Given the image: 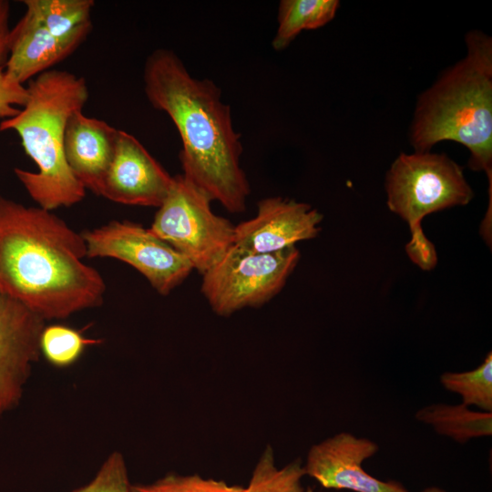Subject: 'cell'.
I'll return each instance as SVG.
<instances>
[{"label":"cell","instance_id":"obj_18","mask_svg":"<svg viewBox=\"0 0 492 492\" xmlns=\"http://www.w3.org/2000/svg\"><path fill=\"white\" fill-rule=\"evenodd\" d=\"M302 462L297 458L279 468L272 447L267 445L241 492H304Z\"/></svg>","mask_w":492,"mask_h":492},{"label":"cell","instance_id":"obj_19","mask_svg":"<svg viewBox=\"0 0 492 492\" xmlns=\"http://www.w3.org/2000/svg\"><path fill=\"white\" fill-rule=\"evenodd\" d=\"M442 386L461 398L467 406L492 412V353L475 369L463 372H445L440 375Z\"/></svg>","mask_w":492,"mask_h":492},{"label":"cell","instance_id":"obj_11","mask_svg":"<svg viewBox=\"0 0 492 492\" xmlns=\"http://www.w3.org/2000/svg\"><path fill=\"white\" fill-rule=\"evenodd\" d=\"M172 180L137 138L118 129L113 159L98 196L125 205L159 208Z\"/></svg>","mask_w":492,"mask_h":492},{"label":"cell","instance_id":"obj_22","mask_svg":"<svg viewBox=\"0 0 492 492\" xmlns=\"http://www.w3.org/2000/svg\"><path fill=\"white\" fill-rule=\"evenodd\" d=\"M132 486L123 455L113 451L92 480L73 492H132Z\"/></svg>","mask_w":492,"mask_h":492},{"label":"cell","instance_id":"obj_25","mask_svg":"<svg viewBox=\"0 0 492 492\" xmlns=\"http://www.w3.org/2000/svg\"><path fill=\"white\" fill-rule=\"evenodd\" d=\"M10 4L6 0H0V67L4 68L9 56L10 27L8 19Z\"/></svg>","mask_w":492,"mask_h":492},{"label":"cell","instance_id":"obj_17","mask_svg":"<svg viewBox=\"0 0 492 492\" xmlns=\"http://www.w3.org/2000/svg\"><path fill=\"white\" fill-rule=\"evenodd\" d=\"M338 0H282L278 8V27L272 41L274 50L285 49L303 30L320 28L332 21Z\"/></svg>","mask_w":492,"mask_h":492},{"label":"cell","instance_id":"obj_3","mask_svg":"<svg viewBox=\"0 0 492 492\" xmlns=\"http://www.w3.org/2000/svg\"><path fill=\"white\" fill-rule=\"evenodd\" d=\"M466 56L446 69L418 97L409 132L415 152H426L444 140L466 147L468 167L484 171L492 216V39L478 30L466 35Z\"/></svg>","mask_w":492,"mask_h":492},{"label":"cell","instance_id":"obj_5","mask_svg":"<svg viewBox=\"0 0 492 492\" xmlns=\"http://www.w3.org/2000/svg\"><path fill=\"white\" fill-rule=\"evenodd\" d=\"M389 210L407 222L411 234L423 231L428 214L468 204L474 191L462 168L446 154L400 153L385 176Z\"/></svg>","mask_w":492,"mask_h":492},{"label":"cell","instance_id":"obj_9","mask_svg":"<svg viewBox=\"0 0 492 492\" xmlns=\"http://www.w3.org/2000/svg\"><path fill=\"white\" fill-rule=\"evenodd\" d=\"M46 321L0 292V415L15 408L41 352Z\"/></svg>","mask_w":492,"mask_h":492},{"label":"cell","instance_id":"obj_20","mask_svg":"<svg viewBox=\"0 0 492 492\" xmlns=\"http://www.w3.org/2000/svg\"><path fill=\"white\" fill-rule=\"evenodd\" d=\"M97 341L86 339L76 330L59 324L46 326L41 335V352L49 363L64 367L75 363L87 344Z\"/></svg>","mask_w":492,"mask_h":492},{"label":"cell","instance_id":"obj_21","mask_svg":"<svg viewBox=\"0 0 492 492\" xmlns=\"http://www.w3.org/2000/svg\"><path fill=\"white\" fill-rule=\"evenodd\" d=\"M242 487L200 475L168 474L149 485H133L132 492H241Z\"/></svg>","mask_w":492,"mask_h":492},{"label":"cell","instance_id":"obj_14","mask_svg":"<svg viewBox=\"0 0 492 492\" xmlns=\"http://www.w3.org/2000/svg\"><path fill=\"white\" fill-rule=\"evenodd\" d=\"M78 45L65 42L48 30L27 10L11 28L9 56L4 67L5 78L23 85L73 54Z\"/></svg>","mask_w":492,"mask_h":492},{"label":"cell","instance_id":"obj_24","mask_svg":"<svg viewBox=\"0 0 492 492\" xmlns=\"http://www.w3.org/2000/svg\"><path fill=\"white\" fill-rule=\"evenodd\" d=\"M406 251L410 259L423 270H431L437 262L435 247L423 231L412 235Z\"/></svg>","mask_w":492,"mask_h":492},{"label":"cell","instance_id":"obj_27","mask_svg":"<svg viewBox=\"0 0 492 492\" xmlns=\"http://www.w3.org/2000/svg\"><path fill=\"white\" fill-rule=\"evenodd\" d=\"M304 492H318V491H315L313 488H312L311 487H308Z\"/></svg>","mask_w":492,"mask_h":492},{"label":"cell","instance_id":"obj_6","mask_svg":"<svg viewBox=\"0 0 492 492\" xmlns=\"http://www.w3.org/2000/svg\"><path fill=\"white\" fill-rule=\"evenodd\" d=\"M211 199L182 174L173 177L149 231L181 253L201 275L234 243L233 225L215 214Z\"/></svg>","mask_w":492,"mask_h":492},{"label":"cell","instance_id":"obj_16","mask_svg":"<svg viewBox=\"0 0 492 492\" xmlns=\"http://www.w3.org/2000/svg\"><path fill=\"white\" fill-rule=\"evenodd\" d=\"M415 417L436 434L461 445L492 436V412L473 410L462 403L431 404L418 409Z\"/></svg>","mask_w":492,"mask_h":492},{"label":"cell","instance_id":"obj_13","mask_svg":"<svg viewBox=\"0 0 492 492\" xmlns=\"http://www.w3.org/2000/svg\"><path fill=\"white\" fill-rule=\"evenodd\" d=\"M118 129L83 110L69 118L64 138L67 163L86 190L98 195L113 159Z\"/></svg>","mask_w":492,"mask_h":492},{"label":"cell","instance_id":"obj_1","mask_svg":"<svg viewBox=\"0 0 492 492\" xmlns=\"http://www.w3.org/2000/svg\"><path fill=\"white\" fill-rule=\"evenodd\" d=\"M86 256L81 233L52 211L0 195L1 293L45 321L98 307L106 284Z\"/></svg>","mask_w":492,"mask_h":492},{"label":"cell","instance_id":"obj_7","mask_svg":"<svg viewBox=\"0 0 492 492\" xmlns=\"http://www.w3.org/2000/svg\"><path fill=\"white\" fill-rule=\"evenodd\" d=\"M299 260L296 246L256 253L233 244L202 274L201 292L220 316L261 307L282 290Z\"/></svg>","mask_w":492,"mask_h":492},{"label":"cell","instance_id":"obj_15","mask_svg":"<svg viewBox=\"0 0 492 492\" xmlns=\"http://www.w3.org/2000/svg\"><path fill=\"white\" fill-rule=\"evenodd\" d=\"M30 12L55 37L80 46L92 30L93 0H24Z\"/></svg>","mask_w":492,"mask_h":492},{"label":"cell","instance_id":"obj_23","mask_svg":"<svg viewBox=\"0 0 492 492\" xmlns=\"http://www.w3.org/2000/svg\"><path fill=\"white\" fill-rule=\"evenodd\" d=\"M27 89L23 85L9 82L0 67V119L4 120L15 116L27 100Z\"/></svg>","mask_w":492,"mask_h":492},{"label":"cell","instance_id":"obj_8","mask_svg":"<svg viewBox=\"0 0 492 492\" xmlns=\"http://www.w3.org/2000/svg\"><path fill=\"white\" fill-rule=\"evenodd\" d=\"M81 235L87 257H108L139 272L159 294L169 295L194 270L181 253L152 233L128 221L113 220Z\"/></svg>","mask_w":492,"mask_h":492},{"label":"cell","instance_id":"obj_26","mask_svg":"<svg viewBox=\"0 0 492 492\" xmlns=\"http://www.w3.org/2000/svg\"><path fill=\"white\" fill-rule=\"evenodd\" d=\"M421 492H446L445 489L439 487H427L424 488Z\"/></svg>","mask_w":492,"mask_h":492},{"label":"cell","instance_id":"obj_4","mask_svg":"<svg viewBox=\"0 0 492 492\" xmlns=\"http://www.w3.org/2000/svg\"><path fill=\"white\" fill-rule=\"evenodd\" d=\"M27 100L15 116L0 121V131H15L37 171L15 169L29 196L46 210L70 207L86 196V189L70 170L64 138L71 115L83 110L88 99L85 77L50 69L31 79Z\"/></svg>","mask_w":492,"mask_h":492},{"label":"cell","instance_id":"obj_10","mask_svg":"<svg viewBox=\"0 0 492 492\" xmlns=\"http://www.w3.org/2000/svg\"><path fill=\"white\" fill-rule=\"evenodd\" d=\"M379 446L373 440L340 432L314 444L303 466L305 475L328 489L353 492H409L395 480L378 479L363 468Z\"/></svg>","mask_w":492,"mask_h":492},{"label":"cell","instance_id":"obj_12","mask_svg":"<svg viewBox=\"0 0 492 492\" xmlns=\"http://www.w3.org/2000/svg\"><path fill=\"white\" fill-rule=\"evenodd\" d=\"M323 216L311 205L282 197L257 203L255 217L235 225L234 243L256 253H272L315 238Z\"/></svg>","mask_w":492,"mask_h":492},{"label":"cell","instance_id":"obj_2","mask_svg":"<svg viewBox=\"0 0 492 492\" xmlns=\"http://www.w3.org/2000/svg\"><path fill=\"white\" fill-rule=\"evenodd\" d=\"M143 83L149 102L165 112L179 132L182 175L229 212H243L251 187L241 166V135L219 87L191 76L168 48L149 55Z\"/></svg>","mask_w":492,"mask_h":492}]
</instances>
